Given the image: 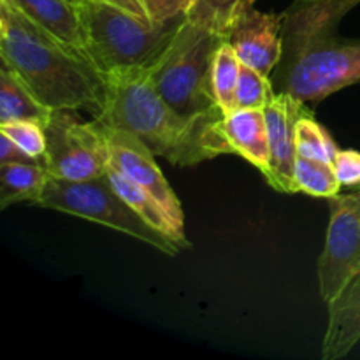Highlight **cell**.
I'll return each instance as SVG.
<instances>
[{"label":"cell","mask_w":360,"mask_h":360,"mask_svg":"<svg viewBox=\"0 0 360 360\" xmlns=\"http://www.w3.org/2000/svg\"><path fill=\"white\" fill-rule=\"evenodd\" d=\"M37 206L83 218L146 243L151 248L176 255L181 246L143 220L112 188L108 174L88 181H67L49 176Z\"/></svg>","instance_id":"obj_6"},{"label":"cell","mask_w":360,"mask_h":360,"mask_svg":"<svg viewBox=\"0 0 360 360\" xmlns=\"http://www.w3.org/2000/svg\"><path fill=\"white\" fill-rule=\"evenodd\" d=\"M241 2L243 0H195L186 18L221 32L227 39V28Z\"/></svg>","instance_id":"obj_23"},{"label":"cell","mask_w":360,"mask_h":360,"mask_svg":"<svg viewBox=\"0 0 360 360\" xmlns=\"http://www.w3.org/2000/svg\"><path fill=\"white\" fill-rule=\"evenodd\" d=\"M0 58L51 111H86L97 120L108 83L91 58L69 48L0 0Z\"/></svg>","instance_id":"obj_3"},{"label":"cell","mask_w":360,"mask_h":360,"mask_svg":"<svg viewBox=\"0 0 360 360\" xmlns=\"http://www.w3.org/2000/svg\"><path fill=\"white\" fill-rule=\"evenodd\" d=\"M333 167L341 186H360V151L338 150Z\"/></svg>","instance_id":"obj_25"},{"label":"cell","mask_w":360,"mask_h":360,"mask_svg":"<svg viewBox=\"0 0 360 360\" xmlns=\"http://www.w3.org/2000/svg\"><path fill=\"white\" fill-rule=\"evenodd\" d=\"M51 109L46 108L13 69L0 65V123L13 120H42L48 122Z\"/></svg>","instance_id":"obj_16"},{"label":"cell","mask_w":360,"mask_h":360,"mask_svg":"<svg viewBox=\"0 0 360 360\" xmlns=\"http://www.w3.org/2000/svg\"><path fill=\"white\" fill-rule=\"evenodd\" d=\"M326 245L319 259V288L329 304L360 273V186L347 195L330 197Z\"/></svg>","instance_id":"obj_8"},{"label":"cell","mask_w":360,"mask_h":360,"mask_svg":"<svg viewBox=\"0 0 360 360\" xmlns=\"http://www.w3.org/2000/svg\"><path fill=\"white\" fill-rule=\"evenodd\" d=\"M360 0H294L281 13L283 51L274 69V90L316 104L360 81V39L338 34Z\"/></svg>","instance_id":"obj_1"},{"label":"cell","mask_w":360,"mask_h":360,"mask_svg":"<svg viewBox=\"0 0 360 360\" xmlns=\"http://www.w3.org/2000/svg\"><path fill=\"white\" fill-rule=\"evenodd\" d=\"M281 13H264L255 0H243L227 28V42L243 62L266 76H273L283 51Z\"/></svg>","instance_id":"obj_10"},{"label":"cell","mask_w":360,"mask_h":360,"mask_svg":"<svg viewBox=\"0 0 360 360\" xmlns=\"http://www.w3.org/2000/svg\"><path fill=\"white\" fill-rule=\"evenodd\" d=\"M338 150L340 148L336 146L333 137L316 122L311 111L299 118L297 127H295V151H297V157L333 164Z\"/></svg>","instance_id":"obj_20"},{"label":"cell","mask_w":360,"mask_h":360,"mask_svg":"<svg viewBox=\"0 0 360 360\" xmlns=\"http://www.w3.org/2000/svg\"><path fill=\"white\" fill-rule=\"evenodd\" d=\"M243 62L232 46L227 41L220 44L217 49L213 63V74H211V86H213V97L218 108L224 112L234 109L236 90H238L239 76H241Z\"/></svg>","instance_id":"obj_19"},{"label":"cell","mask_w":360,"mask_h":360,"mask_svg":"<svg viewBox=\"0 0 360 360\" xmlns=\"http://www.w3.org/2000/svg\"><path fill=\"white\" fill-rule=\"evenodd\" d=\"M292 181H294V193L330 199L341 192V183L334 172L333 164L313 160V158L295 157Z\"/></svg>","instance_id":"obj_18"},{"label":"cell","mask_w":360,"mask_h":360,"mask_svg":"<svg viewBox=\"0 0 360 360\" xmlns=\"http://www.w3.org/2000/svg\"><path fill=\"white\" fill-rule=\"evenodd\" d=\"M326 306L329 322L320 355L323 360L343 359L360 341V273Z\"/></svg>","instance_id":"obj_14"},{"label":"cell","mask_w":360,"mask_h":360,"mask_svg":"<svg viewBox=\"0 0 360 360\" xmlns=\"http://www.w3.org/2000/svg\"><path fill=\"white\" fill-rule=\"evenodd\" d=\"M70 2H74V4H83L84 0H70Z\"/></svg>","instance_id":"obj_28"},{"label":"cell","mask_w":360,"mask_h":360,"mask_svg":"<svg viewBox=\"0 0 360 360\" xmlns=\"http://www.w3.org/2000/svg\"><path fill=\"white\" fill-rule=\"evenodd\" d=\"M108 98L97 122L139 137L157 157L178 167L227 155L218 134L221 109L197 116L176 111L160 95L150 69H127L105 76Z\"/></svg>","instance_id":"obj_2"},{"label":"cell","mask_w":360,"mask_h":360,"mask_svg":"<svg viewBox=\"0 0 360 360\" xmlns=\"http://www.w3.org/2000/svg\"><path fill=\"white\" fill-rule=\"evenodd\" d=\"M224 41L227 39L221 32L186 18L150 69L157 90L178 112L197 116L220 109L213 97L211 74L217 49Z\"/></svg>","instance_id":"obj_5"},{"label":"cell","mask_w":360,"mask_h":360,"mask_svg":"<svg viewBox=\"0 0 360 360\" xmlns=\"http://www.w3.org/2000/svg\"><path fill=\"white\" fill-rule=\"evenodd\" d=\"M112 6L120 7V9L127 11V13L134 14V16L141 18V20L150 21V16H148L146 6H144V0H108ZM151 23V21H150Z\"/></svg>","instance_id":"obj_27"},{"label":"cell","mask_w":360,"mask_h":360,"mask_svg":"<svg viewBox=\"0 0 360 360\" xmlns=\"http://www.w3.org/2000/svg\"><path fill=\"white\" fill-rule=\"evenodd\" d=\"M227 155H238L266 174L269 169V134L264 109H232L218 122Z\"/></svg>","instance_id":"obj_12"},{"label":"cell","mask_w":360,"mask_h":360,"mask_svg":"<svg viewBox=\"0 0 360 360\" xmlns=\"http://www.w3.org/2000/svg\"><path fill=\"white\" fill-rule=\"evenodd\" d=\"M0 134L14 141L30 158L44 162L46 148H48L46 122L35 118L4 122L0 123Z\"/></svg>","instance_id":"obj_21"},{"label":"cell","mask_w":360,"mask_h":360,"mask_svg":"<svg viewBox=\"0 0 360 360\" xmlns=\"http://www.w3.org/2000/svg\"><path fill=\"white\" fill-rule=\"evenodd\" d=\"M105 174H108L112 188H115L116 192H118L120 195L130 204V207H132V210L136 211V213L139 214L146 224H150L151 227L160 231L162 234H165L167 238H171L172 241L178 243V245L183 248L178 236H176L174 227H172L171 220H169L167 213H165L164 207L160 206V202H158V200L155 199L148 190H144L143 186H139L137 183L130 181L129 178L120 174V172L115 171L112 167H108V172H105Z\"/></svg>","instance_id":"obj_17"},{"label":"cell","mask_w":360,"mask_h":360,"mask_svg":"<svg viewBox=\"0 0 360 360\" xmlns=\"http://www.w3.org/2000/svg\"><path fill=\"white\" fill-rule=\"evenodd\" d=\"M63 44L88 55L81 4L70 0H4Z\"/></svg>","instance_id":"obj_13"},{"label":"cell","mask_w":360,"mask_h":360,"mask_svg":"<svg viewBox=\"0 0 360 360\" xmlns=\"http://www.w3.org/2000/svg\"><path fill=\"white\" fill-rule=\"evenodd\" d=\"M7 162H39L28 157L14 141L9 137L0 134V164H7Z\"/></svg>","instance_id":"obj_26"},{"label":"cell","mask_w":360,"mask_h":360,"mask_svg":"<svg viewBox=\"0 0 360 360\" xmlns=\"http://www.w3.org/2000/svg\"><path fill=\"white\" fill-rule=\"evenodd\" d=\"M274 95L276 90L271 76L243 65L238 90H236L234 109H266Z\"/></svg>","instance_id":"obj_22"},{"label":"cell","mask_w":360,"mask_h":360,"mask_svg":"<svg viewBox=\"0 0 360 360\" xmlns=\"http://www.w3.org/2000/svg\"><path fill=\"white\" fill-rule=\"evenodd\" d=\"M102 127H104L105 146H108L109 167L148 190L167 213L183 248H190L192 245L185 234V213H183L181 202L165 179L164 172L158 167L155 160L157 155L134 134L109 129L105 125Z\"/></svg>","instance_id":"obj_9"},{"label":"cell","mask_w":360,"mask_h":360,"mask_svg":"<svg viewBox=\"0 0 360 360\" xmlns=\"http://www.w3.org/2000/svg\"><path fill=\"white\" fill-rule=\"evenodd\" d=\"M195 0H144L148 16L153 25L183 18L188 14Z\"/></svg>","instance_id":"obj_24"},{"label":"cell","mask_w":360,"mask_h":360,"mask_svg":"<svg viewBox=\"0 0 360 360\" xmlns=\"http://www.w3.org/2000/svg\"><path fill=\"white\" fill-rule=\"evenodd\" d=\"M88 55L104 72L151 69L174 39L186 16L153 25L134 16L108 0L81 4Z\"/></svg>","instance_id":"obj_4"},{"label":"cell","mask_w":360,"mask_h":360,"mask_svg":"<svg viewBox=\"0 0 360 360\" xmlns=\"http://www.w3.org/2000/svg\"><path fill=\"white\" fill-rule=\"evenodd\" d=\"M311 109L308 104L294 95L276 91L273 101L266 105V123L269 134V169L264 174L271 188L280 193H294V162L295 151V127L301 116Z\"/></svg>","instance_id":"obj_11"},{"label":"cell","mask_w":360,"mask_h":360,"mask_svg":"<svg viewBox=\"0 0 360 360\" xmlns=\"http://www.w3.org/2000/svg\"><path fill=\"white\" fill-rule=\"evenodd\" d=\"M49 172L44 162H7L0 164V207L20 202L37 204Z\"/></svg>","instance_id":"obj_15"},{"label":"cell","mask_w":360,"mask_h":360,"mask_svg":"<svg viewBox=\"0 0 360 360\" xmlns=\"http://www.w3.org/2000/svg\"><path fill=\"white\" fill-rule=\"evenodd\" d=\"M46 136L44 167L53 178L88 181L108 172L104 127L97 120L84 122L76 111L55 109L46 122Z\"/></svg>","instance_id":"obj_7"}]
</instances>
